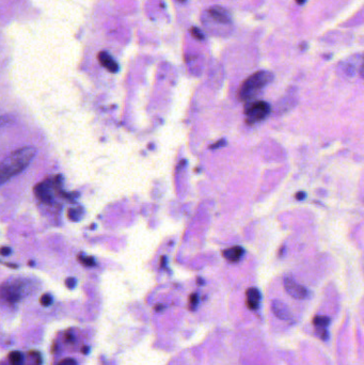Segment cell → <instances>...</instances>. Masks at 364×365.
<instances>
[{
  "label": "cell",
  "instance_id": "6da1fadb",
  "mask_svg": "<svg viewBox=\"0 0 364 365\" xmlns=\"http://www.w3.org/2000/svg\"><path fill=\"white\" fill-rule=\"evenodd\" d=\"M33 147H25L12 152L0 163V186L25 170L36 156Z\"/></svg>",
  "mask_w": 364,
  "mask_h": 365
},
{
  "label": "cell",
  "instance_id": "7a4b0ae2",
  "mask_svg": "<svg viewBox=\"0 0 364 365\" xmlns=\"http://www.w3.org/2000/svg\"><path fill=\"white\" fill-rule=\"evenodd\" d=\"M271 81H273L271 73L267 71H259L241 83L237 98L241 102H249L252 98H256Z\"/></svg>",
  "mask_w": 364,
  "mask_h": 365
},
{
  "label": "cell",
  "instance_id": "3957f363",
  "mask_svg": "<svg viewBox=\"0 0 364 365\" xmlns=\"http://www.w3.org/2000/svg\"><path fill=\"white\" fill-rule=\"evenodd\" d=\"M246 118H247L248 124L256 123V122L263 121L269 117L271 113V106L269 103L263 102V101H256V102L249 103L246 105L244 109Z\"/></svg>",
  "mask_w": 364,
  "mask_h": 365
},
{
  "label": "cell",
  "instance_id": "277c9868",
  "mask_svg": "<svg viewBox=\"0 0 364 365\" xmlns=\"http://www.w3.org/2000/svg\"><path fill=\"white\" fill-rule=\"evenodd\" d=\"M284 285L286 293L295 299H307L309 297V291L290 277L284 278Z\"/></svg>",
  "mask_w": 364,
  "mask_h": 365
},
{
  "label": "cell",
  "instance_id": "5b68a950",
  "mask_svg": "<svg viewBox=\"0 0 364 365\" xmlns=\"http://www.w3.org/2000/svg\"><path fill=\"white\" fill-rule=\"evenodd\" d=\"M21 287L13 283H4L0 287V299L9 302V304H16L21 299Z\"/></svg>",
  "mask_w": 364,
  "mask_h": 365
},
{
  "label": "cell",
  "instance_id": "8992f818",
  "mask_svg": "<svg viewBox=\"0 0 364 365\" xmlns=\"http://www.w3.org/2000/svg\"><path fill=\"white\" fill-rule=\"evenodd\" d=\"M55 186V182L53 180L51 181H45L40 182L36 185L34 188V193L36 197L41 200V201L45 202V203H51L53 201V193H51V189Z\"/></svg>",
  "mask_w": 364,
  "mask_h": 365
},
{
  "label": "cell",
  "instance_id": "52a82bcc",
  "mask_svg": "<svg viewBox=\"0 0 364 365\" xmlns=\"http://www.w3.org/2000/svg\"><path fill=\"white\" fill-rule=\"evenodd\" d=\"M209 17L215 23L222 24V25H229L231 23V16L226 9L222 6H213L209 10Z\"/></svg>",
  "mask_w": 364,
  "mask_h": 365
},
{
  "label": "cell",
  "instance_id": "ba28073f",
  "mask_svg": "<svg viewBox=\"0 0 364 365\" xmlns=\"http://www.w3.org/2000/svg\"><path fill=\"white\" fill-rule=\"evenodd\" d=\"M261 299H262V296H261L260 291L256 287H250L246 292V304L250 310H258Z\"/></svg>",
  "mask_w": 364,
  "mask_h": 365
},
{
  "label": "cell",
  "instance_id": "9c48e42d",
  "mask_svg": "<svg viewBox=\"0 0 364 365\" xmlns=\"http://www.w3.org/2000/svg\"><path fill=\"white\" fill-rule=\"evenodd\" d=\"M271 309H273L274 314L281 321H290L292 319V313H291L290 309L280 300H274Z\"/></svg>",
  "mask_w": 364,
  "mask_h": 365
},
{
  "label": "cell",
  "instance_id": "30bf717a",
  "mask_svg": "<svg viewBox=\"0 0 364 365\" xmlns=\"http://www.w3.org/2000/svg\"><path fill=\"white\" fill-rule=\"evenodd\" d=\"M98 59L100 66H104L109 72L117 73L119 71V66H118L117 62L107 51H100L98 53Z\"/></svg>",
  "mask_w": 364,
  "mask_h": 365
},
{
  "label": "cell",
  "instance_id": "8fae6325",
  "mask_svg": "<svg viewBox=\"0 0 364 365\" xmlns=\"http://www.w3.org/2000/svg\"><path fill=\"white\" fill-rule=\"evenodd\" d=\"M244 253H245V250H244L243 247L235 246L224 250L222 255L227 261L231 262V263H236L243 257Z\"/></svg>",
  "mask_w": 364,
  "mask_h": 365
},
{
  "label": "cell",
  "instance_id": "7c38bea8",
  "mask_svg": "<svg viewBox=\"0 0 364 365\" xmlns=\"http://www.w3.org/2000/svg\"><path fill=\"white\" fill-rule=\"evenodd\" d=\"M331 324V319L326 317H316L313 319V325L316 328H327Z\"/></svg>",
  "mask_w": 364,
  "mask_h": 365
},
{
  "label": "cell",
  "instance_id": "4fadbf2b",
  "mask_svg": "<svg viewBox=\"0 0 364 365\" xmlns=\"http://www.w3.org/2000/svg\"><path fill=\"white\" fill-rule=\"evenodd\" d=\"M9 358H10L11 365H23V356L19 351H13Z\"/></svg>",
  "mask_w": 364,
  "mask_h": 365
},
{
  "label": "cell",
  "instance_id": "5bb4252c",
  "mask_svg": "<svg viewBox=\"0 0 364 365\" xmlns=\"http://www.w3.org/2000/svg\"><path fill=\"white\" fill-rule=\"evenodd\" d=\"M78 261L83 264V266H87V267H92V266L95 265V259L92 257H85V255H79Z\"/></svg>",
  "mask_w": 364,
  "mask_h": 365
},
{
  "label": "cell",
  "instance_id": "9a60e30c",
  "mask_svg": "<svg viewBox=\"0 0 364 365\" xmlns=\"http://www.w3.org/2000/svg\"><path fill=\"white\" fill-rule=\"evenodd\" d=\"M190 32H192V36H194L196 40L202 41L205 38L204 34H203V32L201 31L199 28H192V29H190Z\"/></svg>",
  "mask_w": 364,
  "mask_h": 365
},
{
  "label": "cell",
  "instance_id": "2e32d148",
  "mask_svg": "<svg viewBox=\"0 0 364 365\" xmlns=\"http://www.w3.org/2000/svg\"><path fill=\"white\" fill-rule=\"evenodd\" d=\"M68 219L72 221L79 220V217H80V212H78V210L76 208H70V210L68 212Z\"/></svg>",
  "mask_w": 364,
  "mask_h": 365
},
{
  "label": "cell",
  "instance_id": "e0dca14e",
  "mask_svg": "<svg viewBox=\"0 0 364 365\" xmlns=\"http://www.w3.org/2000/svg\"><path fill=\"white\" fill-rule=\"evenodd\" d=\"M41 304L43 307H49L51 304H53V298H51V295L48 294H45L42 297L40 298Z\"/></svg>",
  "mask_w": 364,
  "mask_h": 365
},
{
  "label": "cell",
  "instance_id": "ac0fdd59",
  "mask_svg": "<svg viewBox=\"0 0 364 365\" xmlns=\"http://www.w3.org/2000/svg\"><path fill=\"white\" fill-rule=\"evenodd\" d=\"M316 334H318L322 340H327V339H328L327 328H316Z\"/></svg>",
  "mask_w": 364,
  "mask_h": 365
},
{
  "label": "cell",
  "instance_id": "d6986e66",
  "mask_svg": "<svg viewBox=\"0 0 364 365\" xmlns=\"http://www.w3.org/2000/svg\"><path fill=\"white\" fill-rule=\"evenodd\" d=\"M198 302H199V297L197 294H192V296H190L189 298V307L190 309H194L197 306H198Z\"/></svg>",
  "mask_w": 364,
  "mask_h": 365
},
{
  "label": "cell",
  "instance_id": "ffe728a7",
  "mask_svg": "<svg viewBox=\"0 0 364 365\" xmlns=\"http://www.w3.org/2000/svg\"><path fill=\"white\" fill-rule=\"evenodd\" d=\"M66 285L68 287V289H74L75 285H76V280H75L74 278L66 279Z\"/></svg>",
  "mask_w": 364,
  "mask_h": 365
},
{
  "label": "cell",
  "instance_id": "44dd1931",
  "mask_svg": "<svg viewBox=\"0 0 364 365\" xmlns=\"http://www.w3.org/2000/svg\"><path fill=\"white\" fill-rule=\"evenodd\" d=\"M58 365H77L76 361L74 359H71V358H68V359L62 360Z\"/></svg>",
  "mask_w": 364,
  "mask_h": 365
},
{
  "label": "cell",
  "instance_id": "7402d4cb",
  "mask_svg": "<svg viewBox=\"0 0 364 365\" xmlns=\"http://www.w3.org/2000/svg\"><path fill=\"white\" fill-rule=\"evenodd\" d=\"M10 253L11 249L8 248V247H2V248L0 249V255H4V257H8Z\"/></svg>",
  "mask_w": 364,
  "mask_h": 365
},
{
  "label": "cell",
  "instance_id": "603a6c76",
  "mask_svg": "<svg viewBox=\"0 0 364 365\" xmlns=\"http://www.w3.org/2000/svg\"><path fill=\"white\" fill-rule=\"evenodd\" d=\"M297 199L301 200L303 197H305V193L299 192L298 195H296Z\"/></svg>",
  "mask_w": 364,
  "mask_h": 365
},
{
  "label": "cell",
  "instance_id": "cb8c5ba5",
  "mask_svg": "<svg viewBox=\"0 0 364 365\" xmlns=\"http://www.w3.org/2000/svg\"><path fill=\"white\" fill-rule=\"evenodd\" d=\"M306 1H307V0H296L297 4H303Z\"/></svg>",
  "mask_w": 364,
  "mask_h": 365
},
{
  "label": "cell",
  "instance_id": "d4e9b609",
  "mask_svg": "<svg viewBox=\"0 0 364 365\" xmlns=\"http://www.w3.org/2000/svg\"><path fill=\"white\" fill-rule=\"evenodd\" d=\"M88 349H88V347H83V353L87 354L88 351H88Z\"/></svg>",
  "mask_w": 364,
  "mask_h": 365
}]
</instances>
